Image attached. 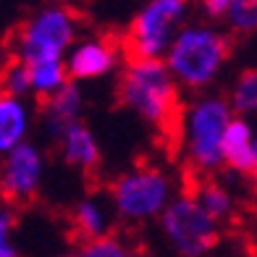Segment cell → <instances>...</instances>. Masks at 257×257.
Returning a JSON list of instances; mask_svg holds the SVG:
<instances>
[{"mask_svg": "<svg viewBox=\"0 0 257 257\" xmlns=\"http://www.w3.org/2000/svg\"><path fill=\"white\" fill-rule=\"evenodd\" d=\"M134 249L118 236H97V239H84L79 244V249L68 257H128Z\"/></svg>", "mask_w": 257, "mask_h": 257, "instance_id": "obj_18", "label": "cell"}, {"mask_svg": "<svg viewBox=\"0 0 257 257\" xmlns=\"http://www.w3.org/2000/svg\"><path fill=\"white\" fill-rule=\"evenodd\" d=\"M223 21L231 34H239V37L254 34L257 32V0H236Z\"/></svg>", "mask_w": 257, "mask_h": 257, "instance_id": "obj_19", "label": "cell"}, {"mask_svg": "<svg viewBox=\"0 0 257 257\" xmlns=\"http://www.w3.org/2000/svg\"><path fill=\"white\" fill-rule=\"evenodd\" d=\"M192 0H147L128 24L123 50L128 58H166L181 27L189 21Z\"/></svg>", "mask_w": 257, "mask_h": 257, "instance_id": "obj_7", "label": "cell"}, {"mask_svg": "<svg viewBox=\"0 0 257 257\" xmlns=\"http://www.w3.org/2000/svg\"><path fill=\"white\" fill-rule=\"evenodd\" d=\"M233 108L228 97L220 95H197L179 115V150L184 163L197 176H213L215 171L226 168L223 139L226 128L233 118Z\"/></svg>", "mask_w": 257, "mask_h": 257, "instance_id": "obj_2", "label": "cell"}, {"mask_svg": "<svg viewBox=\"0 0 257 257\" xmlns=\"http://www.w3.org/2000/svg\"><path fill=\"white\" fill-rule=\"evenodd\" d=\"M231 55L228 32L213 21H186L166 53V63L173 71L181 89L205 92L223 74Z\"/></svg>", "mask_w": 257, "mask_h": 257, "instance_id": "obj_3", "label": "cell"}, {"mask_svg": "<svg viewBox=\"0 0 257 257\" xmlns=\"http://www.w3.org/2000/svg\"><path fill=\"white\" fill-rule=\"evenodd\" d=\"M252 181H254V186H257V158H254V171H252Z\"/></svg>", "mask_w": 257, "mask_h": 257, "instance_id": "obj_24", "label": "cell"}, {"mask_svg": "<svg viewBox=\"0 0 257 257\" xmlns=\"http://www.w3.org/2000/svg\"><path fill=\"white\" fill-rule=\"evenodd\" d=\"M181 84L166 58H128L118 79V102L155 128L179 126Z\"/></svg>", "mask_w": 257, "mask_h": 257, "instance_id": "obj_1", "label": "cell"}, {"mask_svg": "<svg viewBox=\"0 0 257 257\" xmlns=\"http://www.w3.org/2000/svg\"><path fill=\"white\" fill-rule=\"evenodd\" d=\"M32 68V92L40 100H48L58 89H63L68 81H74L68 74L66 58H48V61L29 63Z\"/></svg>", "mask_w": 257, "mask_h": 257, "instance_id": "obj_15", "label": "cell"}, {"mask_svg": "<svg viewBox=\"0 0 257 257\" xmlns=\"http://www.w3.org/2000/svg\"><path fill=\"white\" fill-rule=\"evenodd\" d=\"M32 132V108L27 97L3 95L0 97V153H8L29 139Z\"/></svg>", "mask_w": 257, "mask_h": 257, "instance_id": "obj_13", "label": "cell"}, {"mask_svg": "<svg viewBox=\"0 0 257 257\" xmlns=\"http://www.w3.org/2000/svg\"><path fill=\"white\" fill-rule=\"evenodd\" d=\"M226 168L239 176H252L257 158V132L247 115H233L223 139Z\"/></svg>", "mask_w": 257, "mask_h": 257, "instance_id": "obj_10", "label": "cell"}, {"mask_svg": "<svg viewBox=\"0 0 257 257\" xmlns=\"http://www.w3.org/2000/svg\"><path fill=\"white\" fill-rule=\"evenodd\" d=\"M81 110H84V95H81V89L74 84V81H68L63 89H58L55 95L42 100L45 132H48L53 139H58L71 123L81 121Z\"/></svg>", "mask_w": 257, "mask_h": 257, "instance_id": "obj_11", "label": "cell"}, {"mask_svg": "<svg viewBox=\"0 0 257 257\" xmlns=\"http://www.w3.org/2000/svg\"><path fill=\"white\" fill-rule=\"evenodd\" d=\"M166 244L179 257H207L220 244V220L200 205L192 192L176 194L158 218Z\"/></svg>", "mask_w": 257, "mask_h": 257, "instance_id": "obj_6", "label": "cell"}, {"mask_svg": "<svg viewBox=\"0 0 257 257\" xmlns=\"http://www.w3.org/2000/svg\"><path fill=\"white\" fill-rule=\"evenodd\" d=\"M79 40V19L68 6L50 3L37 8L14 34L11 50L24 63H37L48 58H66Z\"/></svg>", "mask_w": 257, "mask_h": 257, "instance_id": "obj_5", "label": "cell"}, {"mask_svg": "<svg viewBox=\"0 0 257 257\" xmlns=\"http://www.w3.org/2000/svg\"><path fill=\"white\" fill-rule=\"evenodd\" d=\"M3 95H16V97H29L32 92V68L29 63L14 58L3 68Z\"/></svg>", "mask_w": 257, "mask_h": 257, "instance_id": "obj_20", "label": "cell"}, {"mask_svg": "<svg viewBox=\"0 0 257 257\" xmlns=\"http://www.w3.org/2000/svg\"><path fill=\"white\" fill-rule=\"evenodd\" d=\"M233 3H236V0H197L202 16L210 19V21H223L228 16V11H231Z\"/></svg>", "mask_w": 257, "mask_h": 257, "instance_id": "obj_21", "label": "cell"}, {"mask_svg": "<svg viewBox=\"0 0 257 257\" xmlns=\"http://www.w3.org/2000/svg\"><path fill=\"white\" fill-rule=\"evenodd\" d=\"M228 102L236 115H257V68H244L236 74L228 89Z\"/></svg>", "mask_w": 257, "mask_h": 257, "instance_id": "obj_17", "label": "cell"}, {"mask_svg": "<svg viewBox=\"0 0 257 257\" xmlns=\"http://www.w3.org/2000/svg\"><path fill=\"white\" fill-rule=\"evenodd\" d=\"M121 61V45L110 37H79L66 53V66L74 81H95L113 74Z\"/></svg>", "mask_w": 257, "mask_h": 257, "instance_id": "obj_9", "label": "cell"}, {"mask_svg": "<svg viewBox=\"0 0 257 257\" xmlns=\"http://www.w3.org/2000/svg\"><path fill=\"white\" fill-rule=\"evenodd\" d=\"M197 200H200V205L207 210L213 218H218L220 223H226V220L233 215V210H236V200H233V194L231 189L223 184V181H218V179H205L194 186V192H192Z\"/></svg>", "mask_w": 257, "mask_h": 257, "instance_id": "obj_16", "label": "cell"}, {"mask_svg": "<svg viewBox=\"0 0 257 257\" xmlns=\"http://www.w3.org/2000/svg\"><path fill=\"white\" fill-rule=\"evenodd\" d=\"M45 179V155L34 142H21L3 153L0 189L11 202H29L40 192Z\"/></svg>", "mask_w": 257, "mask_h": 257, "instance_id": "obj_8", "label": "cell"}, {"mask_svg": "<svg viewBox=\"0 0 257 257\" xmlns=\"http://www.w3.org/2000/svg\"><path fill=\"white\" fill-rule=\"evenodd\" d=\"M55 142H58V150H61V158L71 168L95 171L100 166V142L81 121L71 123Z\"/></svg>", "mask_w": 257, "mask_h": 257, "instance_id": "obj_12", "label": "cell"}, {"mask_svg": "<svg viewBox=\"0 0 257 257\" xmlns=\"http://www.w3.org/2000/svg\"><path fill=\"white\" fill-rule=\"evenodd\" d=\"M176 194L171 173L158 166H139L123 171L110 184L108 200L123 223H150L163 215Z\"/></svg>", "mask_w": 257, "mask_h": 257, "instance_id": "obj_4", "label": "cell"}, {"mask_svg": "<svg viewBox=\"0 0 257 257\" xmlns=\"http://www.w3.org/2000/svg\"><path fill=\"white\" fill-rule=\"evenodd\" d=\"M249 207H252V215L257 218V186H254V194H252V200H249Z\"/></svg>", "mask_w": 257, "mask_h": 257, "instance_id": "obj_23", "label": "cell"}, {"mask_svg": "<svg viewBox=\"0 0 257 257\" xmlns=\"http://www.w3.org/2000/svg\"><path fill=\"white\" fill-rule=\"evenodd\" d=\"M0 257H19V249L11 233H0Z\"/></svg>", "mask_w": 257, "mask_h": 257, "instance_id": "obj_22", "label": "cell"}, {"mask_svg": "<svg viewBox=\"0 0 257 257\" xmlns=\"http://www.w3.org/2000/svg\"><path fill=\"white\" fill-rule=\"evenodd\" d=\"M128 257H145V254H139V252H132V254H128Z\"/></svg>", "mask_w": 257, "mask_h": 257, "instance_id": "obj_25", "label": "cell"}, {"mask_svg": "<svg viewBox=\"0 0 257 257\" xmlns=\"http://www.w3.org/2000/svg\"><path fill=\"white\" fill-rule=\"evenodd\" d=\"M113 218H118V215H115L110 200H102V197H95V194L79 200L74 207V215H71L74 228L81 239H97V236L110 233Z\"/></svg>", "mask_w": 257, "mask_h": 257, "instance_id": "obj_14", "label": "cell"}]
</instances>
